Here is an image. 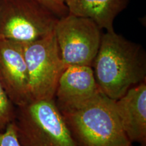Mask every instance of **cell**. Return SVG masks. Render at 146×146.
<instances>
[{
  "label": "cell",
  "mask_w": 146,
  "mask_h": 146,
  "mask_svg": "<svg viewBox=\"0 0 146 146\" xmlns=\"http://www.w3.org/2000/svg\"><path fill=\"white\" fill-rule=\"evenodd\" d=\"M130 146H134V145H133V144H131V145ZM139 146H143V145H139Z\"/></svg>",
  "instance_id": "obj_15"
},
{
  "label": "cell",
  "mask_w": 146,
  "mask_h": 146,
  "mask_svg": "<svg viewBox=\"0 0 146 146\" xmlns=\"http://www.w3.org/2000/svg\"><path fill=\"white\" fill-rule=\"evenodd\" d=\"M101 92L89 66H68L58 81L54 101L62 114L72 112L92 101Z\"/></svg>",
  "instance_id": "obj_7"
},
{
  "label": "cell",
  "mask_w": 146,
  "mask_h": 146,
  "mask_svg": "<svg viewBox=\"0 0 146 146\" xmlns=\"http://www.w3.org/2000/svg\"><path fill=\"white\" fill-rule=\"evenodd\" d=\"M130 0H70L68 13L89 18L101 29L114 31L115 18L127 8Z\"/></svg>",
  "instance_id": "obj_10"
},
{
  "label": "cell",
  "mask_w": 146,
  "mask_h": 146,
  "mask_svg": "<svg viewBox=\"0 0 146 146\" xmlns=\"http://www.w3.org/2000/svg\"><path fill=\"white\" fill-rule=\"evenodd\" d=\"M56 14L58 17H63L68 14L66 5L61 0H36Z\"/></svg>",
  "instance_id": "obj_13"
},
{
  "label": "cell",
  "mask_w": 146,
  "mask_h": 146,
  "mask_svg": "<svg viewBox=\"0 0 146 146\" xmlns=\"http://www.w3.org/2000/svg\"><path fill=\"white\" fill-rule=\"evenodd\" d=\"M59 17L36 0H0V36L25 43L54 31Z\"/></svg>",
  "instance_id": "obj_4"
},
{
  "label": "cell",
  "mask_w": 146,
  "mask_h": 146,
  "mask_svg": "<svg viewBox=\"0 0 146 146\" xmlns=\"http://www.w3.org/2000/svg\"><path fill=\"white\" fill-rule=\"evenodd\" d=\"M16 106L12 103L0 84V131L14 122Z\"/></svg>",
  "instance_id": "obj_11"
},
{
  "label": "cell",
  "mask_w": 146,
  "mask_h": 146,
  "mask_svg": "<svg viewBox=\"0 0 146 146\" xmlns=\"http://www.w3.org/2000/svg\"><path fill=\"white\" fill-rule=\"evenodd\" d=\"M92 68L101 92L116 100L131 87L146 81V54L139 43L114 30L106 31L102 35Z\"/></svg>",
  "instance_id": "obj_1"
},
{
  "label": "cell",
  "mask_w": 146,
  "mask_h": 146,
  "mask_svg": "<svg viewBox=\"0 0 146 146\" xmlns=\"http://www.w3.org/2000/svg\"><path fill=\"white\" fill-rule=\"evenodd\" d=\"M102 30L89 18L69 13L59 18L54 32L66 66L92 67L101 44Z\"/></svg>",
  "instance_id": "obj_6"
},
{
  "label": "cell",
  "mask_w": 146,
  "mask_h": 146,
  "mask_svg": "<svg viewBox=\"0 0 146 146\" xmlns=\"http://www.w3.org/2000/svg\"><path fill=\"white\" fill-rule=\"evenodd\" d=\"M23 44L31 101L54 100L59 78L66 68L54 32Z\"/></svg>",
  "instance_id": "obj_5"
},
{
  "label": "cell",
  "mask_w": 146,
  "mask_h": 146,
  "mask_svg": "<svg viewBox=\"0 0 146 146\" xmlns=\"http://www.w3.org/2000/svg\"><path fill=\"white\" fill-rule=\"evenodd\" d=\"M14 123L21 146H77L54 100L16 106Z\"/></svg>",
  "instance_id": "obj_3"
},
{
  "label": "cell",
  "mask_w": 146,
  "mask_h": 146,
  "mask_svg": "<svg viewBox=\"0 0 146 146\" xmlns=\"http://www.w3.org/2000/svg\"><path fill=\"white\" fill-rule=\"evenodd\" d=\"M61 1H63V2H64V3H65V4H66V3H68V1H70V0H61Z\"/></svg>",
  "instance_id": "obj_14"
},
{
  "label": "cell",
  "mask_w": 146,
  "mask_h": 146,
  "mask_svg": "<svg viewBox=\"0 0 146 146\" xmlns=\"http://www.w3.org/2000/svg\"><path fill=\"white\" fill-rule=\"evenodd\" d=\"M0 146H21L18 141L14 122L0 131Z\"/></svg>",
  "instance_id": "obj_12"
},
{
  "label": "cell",
  "mask_w": 146,
  "mask_h": 146,
  "mask_svg": "<svg viewBox=\"0 0 146 146\" xmlns=\"http://www.w3.org/2000/svg\"><path fill=\"white\" fill-rule=\"evenodd\" d=\"M62 114L77 146H130L115 107L100 93L81 108Z\"/></svg>",
  "instance_id": "obj_2"
},
{
  "label": "cell",
  "mask_w": 146,
  "mask_h": 146,
  "mask_svg": "<svg viewBox=\"0 0 146 146\" xmlns=\"http://www.w3.org/2000/svg\"><path fill=\"white\" fill-rule=\"evenodd\" d=\"M120 124L131 143L146 146V81L115 100Z\"/></svg>",
  "instance_id": "obj_9"
},
{
  "label": "cell",
  "mask_w": 146,
  "mask_h": 146,
  "mask_svg": "<svg viewBox=\"0 0 146 146\" xmlns=\"http://www.w3.org/2000/svg\"><path fill=\"white\" fill-rule=\"evenodd\" d=\"M0 84L16 106L31 102L23 44L1 36Z\"/></svg>",
  "instance_id": "obj_8"
}]
</instances>
